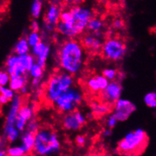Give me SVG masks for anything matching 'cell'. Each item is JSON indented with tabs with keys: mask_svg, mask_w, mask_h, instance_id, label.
Wrapping results in <instances>:
<instances>
[{
	"mask_svg": "<svg viewBox=\"0 0 156 156\" xmlns=\"http://www.w3.org/2000/svg\"><path fill=\"white\" fill-rule=\"evenodd\" d=\"M83 58V45L75 40L65 42L59 49L58 58L61 66L71 74H75L80 71Z\"/></svg>",
	"mask_w": 156,
	"mask_h": 156,
	"instance_id": "obj_1",
	"label": "cell"
},
{
	"mask_svg": "<svg viewBox=\"0 0 156 156\" xmlns=\"http://www.w3.org/2000/svg\"><path fill=\"white\" fill-rule=\"evenodd\" d=\"M148 140L147 134L144 130L140 128L136 129L128 133L119 142L118 151L124 155H139L146 148L149 141Z\"/></svg>",
	"mask_w": 156,
	"mask_h": 156,
	"instance_id": "obj_2",
	"label": "cell"
},
{
	"mask_svg": "<svg viewBox=\"0 0 156 156\" xmlns=\"http://www.w3.org/2000/svg\"><path fill=\"white\" fill-rule=\"evenodd\" d=\"M60 149V143L52 129L42 128L35 136V144L33 152L38 155H48L55 153Z\"/></svg>",
	"mask_w": 156,
	"mask_h": 156,
	"instance_id": "obj_3",
	"label": "cell"
},
{
	"mask_svg": "<svg viewBox=\"0 0 156 156\" xmlns=\"http://www.w3.org/2000/svg\"><path fill=\"white\" fill-rule=\"evenodd\" d=\"M72 74L68 72L60 73L53 75L49 79L46 87V97L54 103L59 96L73 87Z\"/></svg>",
	"mask_w": 156,
	"mask_h": 156,
	"instance_id": "obj_4",
	"label": "cell"
},
{
	"mask_svg": "<svg viewBox=\"0 0 156 156\" xmlns=\"http://www.w3.org/2000/svg\"><path fill=\"white\" fill-rule=\"evenodd\" d=\"M102 56L107 60L117 62L125 56L127 52L126 44L118 38H111L106 40L102 48Z\"/></svg>",
	"mask_w": 156,
	"mask_h": 156,
	"instance_id": "obj_5",
	"label": "cell"
},
{
	"mask_svg": "<svg viewBox=\"0 0 156 156\" xmlns=\"http://www.w3.org/2000/svg\"><path fill=\"white\" fill-rule=\"evenodd\" d=\"M82 96L76 89L71 87L70 90L61 95L54 102L55 106L58 111L62 112H71L74 111L81 102Z\"/></svg>",
	"mask_w": 156,
	"mask_h": 156,
	"instance_id": "obj_6",
	"label": "cell"
},
{
	"mask_svg": "<svg viewBox=\"0 0 156 156\" xmlns=\"http://www.w3.org/2000/svg\"><path fill=\"white\" fill-rule=\"evenodd\" d=\"M69 10L74 19L73 30L76 37L87 28L89 21L93 18V13L88 8L78 5L71 8Z\"/></svg>",
	"mask_w": 156,
	"mask_h": 156,
	"instance_id": "obj_7",
	"label": "cell"
},
{
	"mask_svg": "<svg viewBox=\"0 0 156 156\" xmlns=\"http://www.w3.org/2000/svg\"><path fill=\"white\" fill-rule=\"evenodd\" d=\"M136 110V106L130 101L127 99H119L114 105V113L118 121L123 122L129 118V117Z\"/></svg>",
	"mask_w": 156,
	"mask_h": 156,
	"instance_id": "obj_8",
	"label": "cell"
},
{
	"mask_svg": "<svg viewBox=\"0 0 156 156\" xmlns=\"http://www.w3.org/2000/svg\"><path fill=\"white\" fill-rule=\"evenodd\" d=\"M122 90V87L119 83L112 80L105 89L100 91L101 99L105 103L113 105L114 107L115 102L121 98Z\"/></svg>",
	"mask_w": 156,
	"mask_h": 156,
	"instance_id": "obj_9",
	"label": "cell"
},
{
	"mask_svg": "<svg viewBox=\"0 0 156 156\" xmlns=\"http://www.w3.org/2000/svg\"><path fill=\"white\" fill-rule=\"evenodd\" d=\"M87 123V119L78 111L69 112L63 120L64 128L68 130H78Z\"/></svg>",
	"mask_w": 156,
	"mask_h": 156,
	"instance_id": "obj_10",
	"label": "cell"
},
{
	"mask_svg": "<svg viewBox=\"0 0 156 156\" xmlns=\"http://www.w3.org/2000/svg\"><path fill=\"white\" fill-rule=\"evenodd\" d=\"M21 106H22L21 98L19 96H15V97L12 99L10 110H9V114H8L7 115V118H6L5 124L4 129L15 127L17 116H18V112H19Z\"/></svg>",
	"mask_w": 156,
	"mask_h": 156,
	"instance_id": "obj_11",
	"label": "cell"
},
{
	"mask_svg": "<svg viewBox=\"0 0 156 156\" xmlns=\"http://www.w3.org/2000/svg\"><path fill=\"white\" fill-rule=\"evenodd\" d=\"M33 109L28 105H22L18 112V116L16 118L15 127L19 131L24 130L27 122L31 119L33 117Z\"/></svg>",
	"mask_w": 156,
	"mask_h": 156,
	"instance_id": "obj_12",
	"label": "cell"
},
{
	"mask_svg": "<svg viewBox=\"0 0 156 156\" xmlns=\"http://www.w3.org/2000/svg\"><path fill=\"white\" fill-rule=\"evenodd\" d=\"M61 12H62L56 5H51L49 7L46 16V26L49 30H52L53 28L56 27L60 18Z\"/></svg>",
	"mask_w": 156,
	"mask_h": 156,
	"instance_id": "obj_13",
	"label": "cell"
},
{
	"mask_svg": "<svg viewBox=\"0 0 156 156\" xmlns=\"http://www.w3.org/2000/svg\"><path fill=\"white\" fill-rule=\"evenodd\" d=\"M81 44L86 49H88L90 50L93 51V52L102 50V46H103L102 42L99 40V37H96L95 35L86 36L82 40V43Z\"/></svg>",
	"mask_w": 156,
	"mask_h": 156,
	"instance_id": "obj_14",
	"label": "cell"
},
{
	"mask_svg": "<svg viewBox=\"0 0 156 156\" xmlns=\"http://www.w3.org/2000/svg\"><path fill=\"white\" fill-rule=\"evenodd\" d=\"M35 133H33L31 131L27 130L25 133L22 136V146L25 149L28 154L30 152H33L34 144H35Z\"/></svg>",
	"mask_w": 156,
	"mask_h": 156,
	"instance_id": "obj_15",
	"label": "cell"
},
{
	"mask_svg": "<svg viewBox=\"0 0 156 156\" xmlns=\"http://www.w3.org/2000/svg\"><path fill=\"white\" fill-rule=\"evenodd\" d=\"M27 76H21L18 77L16 75H10V82H9V87L14 91H20L23 87L26 86L27 83Z\"/></svg>",
	"mask_w": 156,
	"mask_h": 156,
	"instance_id": "obj_16",
	"label": "cell"
},
{
	"mask_svg": "<svg viewBox=\"0 0 156 156\" xmlns=\"http://www.w3.org/2000/svg\"><path fill=\"white\" fill-rule=\"evenodd\" d=\"M91 110L94 115H104L108 113L111 110L110 105L102 103H93L91 105Z\"/></svg>",
	"mask_w": 156,
	"mask_h": 156,
	"instance_id": "obj_17",
	"label": "cell"
},
{
	"mask_svg": "<svg viewBox=\"0 0 156 156\" xmlns=\"http://www.w3.org/2000/svg\"><path fill=\"white\" fill-rule=\"evenodd\" d=\"M30 45L28 43L27 39L21 38L19 41L17 43L15 48V54L18 55H23L28 54L30 50Z\"/></svg>",
	"mask_w": 156,
	"mask_h": 156,
	"instance_id": "obj_18",
	"label": "cell"
},
{
	"mask_svg": "<svg viewBox=\"0 0 156 156\" xmlns=\"http://www.w3.org/2000/svg\"><path fill=\"white\" fill-rule=\"evenodd\" d=\"M43 0H33L31 5V15L33 18H38L41 15L42 9H43Z\"/></svg>",
	"mask_w": 156,
	"mask_h": 156,
	"instance_id": "obj_19",
	"label": "cell"
},
{
	"mask_svg": "<svg viewBox=\"0 0 156 156\" xmlns=\"http://www.w3.org/2000/svg\"><path fill=\"white\" fill-rule=\"evenodd\" d=\"M20 62L25 68L27 71H30L35 64V60H34V56L29 54H26L20 55Z\"/></svg>",
	"mask_w": 156,
	"mask_h": 156,
	"instance_id": "obj_20",
	"label": "cell"
},
{
	"mask_svg": "<svg viewBox=\"0 0 156 156\" xmlns=\"http://www.w3.org/2000/svg\"><path fill=\"white\" fill-rule=\"evenodd\" d=\"M103 27L104 24L101 20L93 18L90 21H89L88 25H87V29L93 33L101 32V30H102V29L103 28Z\"/></svg>",
	"mask_w": 156,
	"mask_h": 156,
	"instance_id": "obj_21",
	"label": "cell"
},
{
	"mask_svg": "<svg viewBox=\"0 0 156 156\" xmlns=\"http://www.w3.org/2000/svg\"><path fill=\"white\" fill-rule=\"evenodd\" d=\"M4 133L5 136L9 142H14L18 138L19 130L17 129L16 127H12L7 129H4Z\"/></svg>",
	"mask_w": 156,
	"mask_h": 156,
	"instance_id": "obj_22",
	"label": "cell"
},
{
	"mask_svg": "<svg viewBox=\"0 0 156 156\" xmlns=\"http://www.w3.org/2000/svg\"><path fill=\"white\" fill-rule=\"evenodd\" d=\"M7 154L9 156H23L28 155L23 146H15V147H10L7 149Z\"/></svg>",
	"mask_w": 156,
	"mask_h": 156,
	"instance_id": "obj_23",
	"label": "cell"
},
{
	"mask_svg": "<svg viewBox=\"0 0 156 156\" xmlns=\"http://www.w3.org/2000/svg\"><path fill=\"white\" fill-rule=\"evenodd\" d=\"M49 52H50V47H49V46H46V49L44 50V52L37 57V64H39L42 68H45V67H46V62L48 57H49Z\"/></svg>",
	"mask_w": 156,
	"mask_h": 156,
	"instance_id": "obj_24",
	"label": "cell"
},
{
	"mask_svg": "<svg viewBox=\"0 0 156 156\" xmlns=\"http://www.w3.org/2000/svg\"><path fill=\"white\" fill-rule=\"evenodd\" d=\"M144 102L148 107L156 108V93H149L144 96Z\"/></svg>",
	"mask_w": 156,
	"mask_h": 156,
	"instance_id": "obj_25",
	"label": "cell"
},
{
	"mask_svg": "<svg viewBox=\"0 0 156 156\" xmlns=\"http://www.w3.org/2000/svg\"><path fill=\"white\" fill-rule=\"evenodd\" d=\"M43 69L39 64H34V66L30 71L31 77L33 78H40L43 74Z\"/></svg>",
	"mask_w": 156,
	"mask_h": 156,
	"instance_id": "obj_26",
	"label": "cell"
},
{
	"mask_svg": "<svg viewBox=\"0 0 156 156\" xmlns=\"http://www.w3.org/2000/svg\"><path fill=\"white\" fill-rule=\"evenodd\" d=\"M27 40H28V43H29V45L33 47L35 45H37V43L41 42V40H40V35L38 34V32H32L29 34L27 37Z\"/></svg>",
	"mask_w": 156,
	"mask_h": 156,
	"instance_id": "obj_27",
	"label": "cell"
},
{
	"mask_svg": "<svg viewBox=\"0 0 156 156\" xmlns=\"http://www.w3.org/2000/svg\"><path fill=\"white\" fill-rule=\"evenodd\" d=\"M87 87L93 92L101 91L100 87H99V85L98 83V81L96 77H90V79H88V80H87Z\"/></svg>",
	"mask_w": 156,
	"mask_h": 156,
	"instance_id": "obj_28",
	"label": "cell"
},
{
	"mask_svg": "<svg viewBox=\"0 0 156 156\" xmlns=\"http://www.w3.org/2000/svg\"><path fill=\"white\" fill-rule=\"evenodd\" d=\"M46 45L45 43H43V42H40V43H37V45H35L34 46L32 47V52H33V55L37 56L40 55V54H42L44 50L46 49Z\"/></svg>",
	"mask_w": 156,
	"mask_h": 156,
	"instance_id": "obj_29",
	"label": "cell"
},
{
	"mask_svg": "<svg viewBox=\"0 0 156 156\" xmlns=\"http://www.w3.org/2000/svg\"><path fill=\"white\" fill-rule=\"evenodd\" d=\"M0 93L1 95H3L5 97H7L8 99H9L10 100H12L14 97H15V93H14V90L9 87V88H6L5 87H3V86H0Z\"/></svg>",
	"mask_w": 156,
	"mask_h": 156,
	"instance_id": "obj_30",
	"label": "cell"
},
{
	"mask_svg": "<svg viewBox=\"0 0 156 156\" xmlns=\"http://www.w3.org/2000/svg\"><path fill=\"white\" fill-rule=\"evenodd\" d=\"M96 80L98 81V83H99V87H100L101 91L103 90L104 89H105L108 87V85L109 84V80H108L105 76L103 75H97L96 76Z\"/></svg>",
	"mask_w": 156,
	"mask_h": 156,
	"instance_id": "obj_31",
	"label": "cell"
},
{
	"mask_svg": "<svg viewBox=\"0 0 156 156\" xmlns=\"http://www.w3.org/2000/svg\"><path fill=\"white\" fill-rule=\"evenodd\" d=\"M10 82V74L5 71H1L0 73V86H5L7 85Z\"/></svg>",
	"mask_w": 156,
	"mask_h": 156,
	"instance_id": "obj_32",
	"label": "cell"
},
{
	"mask_svg": "<svg viewBox=\"0 0 156 156\" xmlns=\"http://www.w3.org/2000/svg\"><path fill=\"white\" fill-rule=\"evenodd\" d=\"M117 71L114 69H105L102 71V75L109 80H114L116 78Z\"/></svg>",
	"mask_w": 156,
	"mask_h": 156,
	"instance_id": "obj_33",
	"label": "cell"
},
{
	"mask_svg": "<svg viewBox=\"0 0 156 156\" xmlns=\"http://www.w3.org/2000/svg\"><path fill=\"white\" fill-rule=\"evenodd\" d=\"M118 120L117 118H115V115H112L108 118V121H107V125L108 127V128H114L115 127V125L117 124L118 123Z\"/></svg>",
	"mask_w": 156,
	"mask_h": 156,
	"instance_id": "obj_34",
	"label": "cell"
},
{
	"mask_svg": "<svg viewBox=\"0 0 156 156\" xmlns=\"http://www.w3.org/2000/svg\"><path fill=\"white\" fill-rule=\"evenodd\" d=\"M38 125H37V122L36 121H30V122L28 124V128L27 130L31 131L33 133H37V132L38 131Z\"/></svg>",
	"mask_w": 156,
	"mask_h": 156,
	"instance_id": "obj_35",
	"label": "cell"
},
{
	"mask_svg": "<svg viewBox=\"0 0 156 156\" xmlns=\"http://www.w3.org/2000/svg\"><path fill=\"white\" fill-rule=\"evenodd\" d=\"M124 25V21L121 19H116L113 22V27L115 29H121Z\"/></svg>",
	"mask_w": 156,
	"mask_h": 156,
	"instance_id": "obj_36",
	"label": "cell"
},
{
	"mask_svg": "<svg viewBox=\"0 0 156 156\" xmlns=\"http://www.w3.org/2000/svg\"><path fill=\"white\" fill-rule=\"evenodd\" d=\"M86 142L85 137L83 136H77L76 137V143L78 146H83L84 143Z\"/></svg>",
	"mask_w": 156,
	"mask_h": 156,
	"instance_id": "obj_37",
	"label": "cell"
},
{
	"mask_svg": "<svg viewBox=\"0 0 156 156\" xmlns=\"http://www.w3.org/2000/svg\"><path fill=\"white\" fill-rule=\"evenodd\" d=\"M30 27H31V30H32V31H34V32H38V31L40 30V26H39L38 22L36 21H32Z\"/></svg>",
	"mask_w": 156,
	"mask_h": 156,
	"instance_id": "obj_38",
	"label": "cell"
},
{
	"mask_svg": "<svg viewBox=\"0 0 156 156\" xmlns=\"http://www.w3.org/2000/svg\"><path fill=\"white\" fill-rule=\"evenodd\" d=\"M9 102H10V99H8L7 97H5V96H3V95H1V96H0V102H1L2 105H5L9 103Z\"/></svg>",
	"mask_w": 156,
	"mask_h": 156,
	"instance_id": "obj_39",
	"label": "cell"
},
{
	"mask_svg": "<svg viewBox=\"0 0 156 156\" xmlns=\"http://www.w3.org/2000/svg\"><path fill=\"white\" fill-rule=\"evenodd\" d=\"M40 84V78H34L32 80V85L34 87H37Z\"/></svg>",
	"mask_w": 156,
	"mask_h": 156,
	"instance_id": "obj_40",
	"label": "cell"
},
{
	"mask_svg": "<svg viewBox=\"0 0 156 156\" xmlns=\"http://www.w3.org/2000/svg\"><path fill=\"white\" fill-rule=\"evenodd\" d=\"M112 131L110 128V129H106V130H105L102 134H103L105 136H109L112 135Z\"/></svg>",
	"mask_w": 156,
	"mask_h": 156,
	"instance_id": "obj_41",
	"label": "cell"
},
{
	"mask_svg": "<svg viewBox=\"0 0 156 156\" xmlns=\"http://www.w3.org/2000/svg\"><path fill=\"white\" fill-rule=\"evenodd\" d=\"M84 0H74L73 2V4H75V5H79L81 4L82 2H83Z\"/></svg>",
	"mask_w": 156,
	"mask_h": 156,
	"instance_id": "obj_42",
	"label": "cell"
},
{
	"mask_svg": "<svg viewBox=\"0 0 156 156\" xmlns=\"http://www.w3.org/2000/svg\"><path fill=\"white\" fill-rule=\"evenodd\" d=\"M20 91H21L22 93H26L27 91V88L26 86H24V87H23L22 88H21V90H20Z\"/></svg>",
	"mask_w": 156,
	"mask_h": 156,
	"instance_id": "obj_43",
	"label": "cell"
},
{
	"mask_svg": "<svg viewBox=\"0 0 156 156\" xmlns=\"http://www.w3.org/2000/svg\"><path fill=\"white\" fill-rule=\"evenodd\" d=\"M63 1L65 2V3H67V4H73L74 0H63Z\"/></svg>",
	"mask_w": 156,
	"mask_h": 156,
	"instance_id": "obj_44",
	"label": "cell"
},
{
	"mask_svg": "<svg viewBox=\"0 0 156 156\" xmlns=\"http://www.w3.org/2000/svg\"><path fill=\"white\" fill-rule=\"evenodd\" d=\"M112 1H113V0H112Z\"/></svg>",
	"mask_w": 156,
	"mask_h": 156,
	"instance_id": "obj_45",
	"label": "cell"
}]
</instances>
